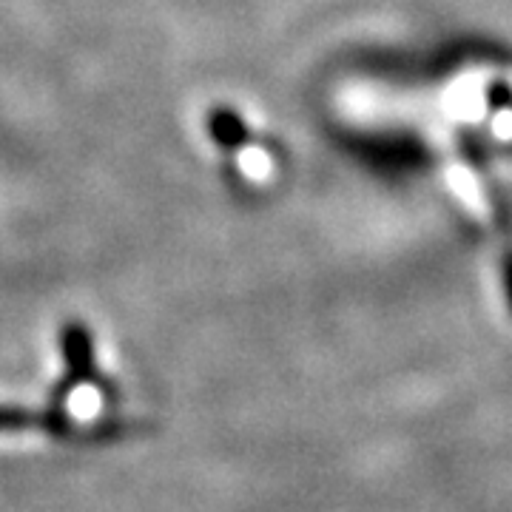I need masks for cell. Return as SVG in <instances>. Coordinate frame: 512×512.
I'll use <instances>...</instances> for the list:
<instances>
[{
	"instance_id": "obj_1",
	"label": "cell",
	"mask_w": 512,
	"mask_h": 512,
	"mask_svg": "<svg viewBox=\"0 0 512 512\" xmlns=\"http://www.w3.org/2000/svg\"><path fill=\"white\" fill-rule=\"evenodd\" d=\"M504 285H507V296L512 305V245H507V251H504Z\"/></svg>"
}]
</instances>
